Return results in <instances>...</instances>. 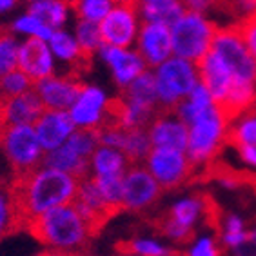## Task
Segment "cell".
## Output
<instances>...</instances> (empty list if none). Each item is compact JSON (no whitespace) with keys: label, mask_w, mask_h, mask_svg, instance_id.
I'll return each instance as SVG.
<instances>
[{"label":"cell","mask_w":256,"mask_h":256,"mask_svg":"<svg viewBox=\"0 0 256 256\" xmlns=\"http://www.w3.org/2000/svg\"><path fill=\"white\" fill-rule=\"evenodd\" d=\"M78 184L80 178L50 168L46 164L30 172L18 174L11 188L15 192L24 227L53 207L73 202L78 191Z\"/></svg>","instance_id":"6da1fadb"},{"label":"cell","mask_w":256,"mask_h":256,"mask_svg":"<svg viewBox=\"0 0 256 256\" xmlns=\"http://www.w3.org/2000/svg\"><path fill=\"white\" fill-rule=\"evenodd\" d=\"M28 229L48 249L66 254L82 252L89 238L96 232L80 214L73 202L46 211L44 214L31 220L28 224Z\"/></svg>","instance_id":"7a4b0ae2"},{"label":"cell","mask_w":256,"mask_h":256,"mask_svg":"<svg viewBox=\"0 0 256 256\" xmlns=\"http://www.w3.org/2000/svg\"><path fill=\"white\" fill-rule=\"evenodd\" d=\"M229 126L231 120L218 104H214L189 124V140L186 153L194 168H202L216 156V153L229 138Z\"/></svg>","instance_id":"3957f363"},{"label":"cell","mask_w":256,"mask_h":256,"mask_svg":"<svg viewBox=\"0 0 256 256\" xmlns=\"http://www.w3.org/2000/svg\"><path fill=\"white\" fill-rule=\"evenodd\" d=\"M216 26L200 11H186L171 26L172 54L196 64L211 50Z\"/></svg>","instance_id":"277c9868"},{"label":"cell","mask_w":256,"mask_h":256,"mask_svg":"<svg viewBox=\"0 0 256 256\" xmlns=\"http://www.w3.org/2000/svg\"><path fill=\"white\" fill-rule=\"evenodd\" d=\"M160 111H174L178 104L200 82L196 64L191 60L171 56L154 71Z\"/></svg>","instance_id":"5b68a950"},{"label":"cell","mask_w":256,"mask_h":256,"mask_svg":"<svg viewBox=\"0 0 256 256\" xmlns=\"http://www.w3.org/2000/svg\"><path fill=\"white\" fill-rule=\"evenodd\" d=\"M0 148L4 151L8 162L15 169L16 176L30 172L44 164L46 151L40 144L34 126H6L0 131Z\"/></svg>","instance_id":"8992f818"},{"label":"cell","mask_w":256,"mask_h":256,"mask_svg":"<svg viewBox=\"0 0 256 256\" xmlns=\"http://www.w3.org/2000/svg\"><path fill=\"white\" fill-rule=\"evenodd\" d=\"M211 51H214L222 58V62L232 73V78L256 82V58L242 38L236 24L216 28Z\"/></svg>","instance_id":"52a82bcc"},{"label":"cell","mask_w":256,"mask_h":256,"mask_svg":"<svg viewBox=\"0 0 256 256\" xmlns=\"http://www.w3.org/2000/svg\"><path fill=\"white\" fill-rule=\"evenodd\" d=\"M144 162L162 189H174L182 186L194 171V166L189 160L188 153L180 149L151 148Z\"/></svg>","instance_id":"ba28073f"},{"label":"cell","mask_w":256,"mask_h":256,"mask_svg":"<svg viewBox=\"0 0 256 256\" xmlns=\"http://www.w3.org/2000/svg\"><path fill=\"white\" fill-rule=\"evenodd\" d=\"M140 31V10L134 0L114 2L109 13L100 20L104 44L131 48Z\"/></svg>","instance_id":"9c48e42d"},{"label":"cell","mask_w":256,"mask_h":256,"mask_svg":"<svg viewBox=\"0 0 256 256\" xmlns=\"http://www.w3.org/2000/svg\"><path fill=\"white\" fill-rule=\"evenodd\" d=\"M160 194H162V188L148 171V168L140 164H131L124 174L122 209L146 211L156 202Z\"/></svg>","instance_id":"30bf717a"},{"label":"cell","mask_w":256,"mask_h":256,"mask_svg":"<svg viewBox=\"0 0 256 256\" xmlns=\"http://www.w3.org/2000/svg\"><path fill=\"white\" fill-rule=\"evenodd\" d=\"M109 104L111 98H108L104 89L84 84L76 100L68 111L76 128L98 131L109 122Z\"/></svg>","instance_id":"8fae6325"},{"label":"cell","mask_w":256,"mask_h":256,"mask_svg":"<svg viewBox=\"0 0 256 256\" xmlns=\"http://www.w3.org/2000/svg\"><path fill=\"white\" fill-rule=\"evenodd\" d=\"M136 46V51L142 54L144 62L158 68L172 54L171 26L162 22H144L138 31Z\"/></svg>","instance_id":"7c38bea8"},{"label":"cell","mask_w":256,"mask_h":256,"mask_svg":"<svg viewBox=\"0 0 256 256\" xmlns=\"http://www.w3.org/2000/svg\"><path fill=\"white\" fill-rule=\"evenodd\" d=\"M82 80L78 74H68V76H48L38 82H34L33 89L40 96L46 109H66L68 111L78 96L82 89Z\"/></svg>","instance_id":"4fadbf2b"},{"label":"cell","mask_w":256,"mask_h":256,"mask_svg":"<svg viewBox=\"0 0 256 256\" xmlns=\"http://www.w3.org/2000/svg\"><path fill=\"white\" fill-rule=\"evenodd\" d=\"M148 133L153 148L188 149L189 128L174 111H158L148 126Z\"/></svg>","instance_id":"5bb4252c"},{"label":"cell","mask_w":256,"mask_h":256,"mask_svg":"<svg viewBox=\"0 0 256 256\" xmlns=\"http://www.w3.org/2000/svg\"><path fill=\"white\" fill-rule=\"evenodd\" d=\"M53 51H51L48 40L30 36V38L18 46V58L16 68L22 69L33 82L51 76L54 71Z\"/></svg>","instance_id":"9a60e30c"},{"label":"cell","mask_w":256,"mask_h":256,"mask_svg":"<svg viewBox=\"0 0 256 256\" xmlns=\"http://www.w3.org/2000/svg\"><path fill=\"white\" fill-rule=\"evenodd\" d=\"M100 58L108 64V68L113 73L114 82L120 88H128L138 74L146 71V62L138 51L129 50V48H118V46L104 44L98 51Z\"/></svg>","instance_id":"2e32d148"},{"label":"cell","mask_w":256,"mask_h":256,"mask_svg":"<svg viewBox=\"0 0 256 256\" xmlns=\"http://www.w3.org/2000/svg\"><path fill=\"white\" fill-rule=\"evenodd\" d=\"M33 126L46 153L60 148L76 129L71 114L66 109H44V113Z\"/></svg>","instance_id":"e0dca14e"},{"label":"cell","mask_w":256,"mask_h":256,"mask_svg":"<svg viewBox=\"0 0 256 256\" xmlns=\"http://www.w3.org/2000/svg\"><path fill=\"white\" fill-rule=\"evenodd\" d=\"M73 204L94 231H98L100 227H102V224L111 214H114L113 209L106 204L98 188H96V184H94V180L89 174L80 180L78 191H76V196H74Z\"/></svg>","instance_id":"ac0fdd59"},{"label":"cell","mask_w":256,"mask_h":256,"mask_svg":"<svg viewBox=\"0 0 256 256\" xmlns=\"http://www.w3.org/2000/svg\"><path fill=\"white\" fill-rule=\"evenodd\" d=\"M196 69L200 82L209 89V93L212 94V98L216 100L218 104L231 88L232 73L222 62V58L211 50L196 62Z\"/></svg>","instance_id":"d6986e66"},{"label":"cell","mask_w":256,"mask_h":256,"mask_svg":"<svg viewBox=\"0 0 256 256\" xmlns=\"http://www.w3.org/2000/svg\"><path fill=\"white\" fill-rule=\"evenodd\" d=\"M44 104L34 89H30V91L11 96V98H4L2 102L4 126H20V124L33 126L40 114L44 113Z\"/></svg>","instance_id":"ffe728a7"},{"label":"cell","mask_w":256,"mask_h":256,"mask_svg":"<svg viewBox=\"0 0 256 256\" xmlns=\"http://www.w3.org/2000/svg\"><path fill=\"white\" fill-rule=\"evenodd\" d=\"M48 44H50L51 51H53L56 58L71 66L73 74H78V76L84 74L93 64V56L86 53L78 46L76 38L71 36L69 33H66V31L54 30L50 38H48Z\"/></svg>","instance_id":"44dd1931"},{"label":"cell","mask_w":256,"mask_h":256,"mask_svg":"<svg viewBox=\"0 0 256 256\" xmlns=\"http://www.w3.org/2000/svg\"><path fill=\"white\" fill-rule=\"evenodd\" d=\"M131 162L128 156L116 148L102 146L94 149L89 160V174L91 176H124Z\"/></svg>","instance_id":"7402d4cb"},{"label":"cell","mask_w":256,"mask_h":256,"mask_svg":"<svg viewBox=\"0 0 256 256\" xmlns=\"http://www.w3.org/2000/svg\"><path fill=\"white\" fill-rule=\"evenodd\" d=\"M218 106L224 109V113L229 120H234L242 113L256 108V82L251 80L232 78V84Z\"/></svg>","instance_id":"603a6c76"},{"label":"cell","mask_w":256,"mask_h":256,"mask_svg":"<svg viewBox=\"0 0 256 256\" xmlns=\"http://www.w3.org/2000/svg\"><path fill=\"white\" fill-rule=\"evenodd\" d=\"M89 160L91 158L84 156L80 151H76L68 140L60 148L53 149V151H48L44 156L46 166L69 172V174H73V176L80 178V180L89 174Z\"/></svg>","instance_id":"cb8c5ba5"},{"label":"cell","mask_w":256,"mask_h":256,"mask_svg":"<svg viewBox=\"0 0 256 256\" xmlns=\"http://www.w3.org/2000/svg\"><path fill=\"white\" fill-rule=\"evenodd\" d=\"M214 104H216V100L212 98V94L209 93V89H207L202 82H198V84L192 88L191 93L174 108V113L189 126L192 120H196L200 114L206 113L207 109L212 108Z\"/></svg>","instance_id":"d4e9b609"},{"label":"cell","mask_w":256,"mask_h":256,"mask_svg":"<svg viewBox=\"0 0 256 256\" xmlns=\"http://www.w3.org/2000/svg\"><path fill=\"white\" fill-rule=\"evenodd\" d=\"M122 96H126V98L131 100V102L140 104V106H146V108H149V109L160 111L154 73L144 71L142 74H138L136 78H134L128 88H124Z\"/></svg>","instance_id":"484cf974"},{"label":"cell","mask_w":256,"mask_h":256,"mask_svg":"<svg viewBox=\"0 0 256 256\" xmlns=\"http://www.w3.org/2000/svg\"><path fill=\"white\" fill-rule=\"evenodd\" d=\"M138 10L146 22H162L168 26H172L188 11L182 0H156L151 4L138 6Z\"/></svg>","instance_id":"4316f807"},{"label":"cell","mask_w":256,"mask_h":256,"mask_svg":"<svg viewBox=\"0 0 256 256\" xmlns=\"http://www.w3.org/2000/svg\"><path fill=\"white\" fill-rule=\"evenodd\" d=\"M206 212L207 206L202 196H186L172 204L171 211H169V218L178 222L180 226L189 227L194 231V226L202 220Z\"/></svg>","instance_id":"83f0119b"},{"label":"cell","mask_w":256,"mask_h":256,"mask_svg":"<svg viewBox=\"0 0 256 256\" xmlns=\"http://www.w3.org/2000/svg\"><path fill=\"white\" fill-rule=\"evenodd\" d=\"M69 0H34L30 4V13L38 16L51 30H60L69 15Z\"/></svg>","instance_id":"f1b7e54d"},{"label":"cell","mask_w":256,"mask_h":256,"mask_svg":"<svg viewBox=\"0 0 256 256\" xmlns=\"http://www.w3.org/2000/svg\"><path fill=\"white\" fill-rule=\"evenodd\" d=\"M18 227H24V224L20 218L13 188L0 184V238L8 236Z\"/></svg>","instance_id":"f546056e"},{"label":"cell","mask_w":256,"mask_h":256,"mask_svg":"<svg viewBox=\"0 0 256 256\" xmlns=\"http://www.w3.org/2000/svg\"><path fill=\"white\" fill-rule=\"evenodd\" d=\"M151 138L146 128H129L124 131L122 151L131 164H142L151 151Z\"/></svg>","instance_id":"4dcf8cb0"},{"label":"cell","mask_w":256,"mask_h":256,"mask_svg":"<svg viewBox=\"0 0 256 256\" xmlns=\"http://www.w3.org/2000/svg\"><path fill=\"white\" fill-rule=\"evenodd\" d=\"M227 142H232L236 148L256 146V108L249 109L234 120H231Z\"/></svg>","instance_id":"1f68e13d"},{"label":"cell","mask_w":256,"mask_h":256,"mask_svg":"<svg viewBox=\"0 0 256 256\" xmlns=\"http://www.w3.org/2000/svg\"><path fill=\"white\" fill-rule=\"evenodd\" d=\"M118 251L129 252L134 256H171V249L166 242L153 236H136L124 242Z\"/></svg>","instance_id":"d6a6232c"},{"label":"cell","mask_w":256,"mask_h":256,"mask_svg":"<svg viewBox=\"0 0 256 256\" xmlns=\"http://www.w3.org/2000/svg\"><path fill=\"white\" fill-rule=\"evenodd\" d=\"M113 4V0H69L71 10L80 20H89L96 24H100V20L108 15Z\"/></svg>","instance_id":"836d02e7"},{"label":"cell","mask_w":256,"mask_h":256,"mask_svg":"<svg viewBox=\"0 0 256 256\" xmlns=\"http://www.w3.org/2000/svg\"><path fill=\"white\" fill-rule=\"evenodd\" d=\"M91 176V174H89ZM98 188L100 194L106 200L113 212L122 209V198H124V176H91Z\"/></svg>","instance_id":"e575fe53"},{"label":"cell","mask_w":256,"mask_h":256,"mask_svg":"<svg viewBox=\"0 0 256 256\" xmlns=\"http://www.w3.org/2000/svg\"><path fill=\"white\" fill-rule=\"evenodd\" d=\"M74 38H76L80 48L88 54H91V56H93L94 53H98L100 48L104 46L102 33H100V24L89 22V20H78Z\"/></svg>","instance_id":"d590c367"},{"label":"cell","mask_w":256,"mask_h":256,"mask_svg":"<svg viewBox=\"0 0 256 256\" xmlns=\"http://www.w3.org/2000/svg\"><path fill=\"white\" fill-rule=\"evenodd\" d=\"M33 80L22 69L15 68L0 78V96L2 98H11V96H16V94H22L26 91H30V89H33Z\"/></svg>","instance_id":"8d00e7d4"},{"label":"cell","mask_w":256,"mask_h":256,"mask_svg":"<svg viewBox=\"0 0 256 256\" xmlns=\"http://www.w3.org/2000/svg\"><path fill=\"white\" fill-rule=\"evenodd\" d=\"M247 236H249V231H247L246 222L242 220V216H238V214H227L222 226V238H220L224 246L232 251L238 246H242L247 240Z\"/></svg>","instance_id":"74e56055"},{"label":"cell","mask_w":256,"mask_h":256,"mask_svg":"<svg viewBox=\"0 0 256 256\" xmlns=\"http://www.w3.org/2000/svg\"><path fill=\"white\" fill-rule=\"evenodd\" d=\"M18 46V40L15 38L13 31L0 30V78L16 68Z\"/></svg>","instance_id":"f35d334b"},{"label":"cell","mask_w":256,"mask_h":256,"mask_svg":"<svg viewBox=\"0 0 256 256\" xmlns=\"http://www.w3.org/2000/svg\"><path fill=\"white\" fill-rule=\"evenodd\" d=\"M11 31H13V33H22V34H28V36H36V38L48 40L54 30H51L50 26L44 24L38 16H34L33 13L28 11L26 15L18 16V18L11 24Z\"/></svg>","instance_id":"ab89813d"},{"label":"cell","mask_w":256,"mask_h":256,"mask_svg":"<svg viewBox=\"0 0 256 256\" xmlns=\"http://www.w3.org/2000/svg\"><path fill=\"white\" fill-rule=\"evenodd\" d=\"M220 244L216 242V238L211 234H202V236L194 238L189 246L186 256H220Z\"/></svg>","instance_id":"60d3db41"},{"label":"cell","mask_w":256,"mask_h":256,"mask_svg":"<svg viewBox=\"0 0 256 256\" xmlns=\"http://www.w3.org/2000/svg\"><path fill=\"white\" fill-rule=\"evenodd\" d=\"M236 28L240 31L244 42H246V46L251 51V54L256 58V13L238 20Z\"/></svg>","instance_id":"b9f144b4"},{"label":"cell","mask_w":256,"mask_h":256,"mask_svg":"<svg viewBox=\"0 0 256 256\" xmlns=\"http://www.w3.org/2000/svg\"><path fill=\"white\" fill-rule=\"evenodd\" d=\"M162 232L169 238V240L176 242V244L189 242V240H191V236H192V229L180 226V224L174 222V220H171L169 216L162 222Z\"/></svg>","instance_id":"7bdbcfd3"},{"label":"cell","mask_w":256,"mask_h":256,"mask_svg":"<svg viewBox=\"0 0 256 256\" xmlns=\"http://www.w3.org/2000/svg\"><path fill=\"white\" fill-rule=\"evenodd\" d=\"M232 256H256V227L249 231V236L242 246L232 249Z\"/></svg>","instance_id":"ee69618b"},{"label":"cell","mask_w":256,"mask_h":256,"mask_svg":"<svg viewBox=\"0 0 256 256\" xmlns=\"http://www.w3.org/2000/svg\"><path fill=\"white\" fill-rule=\"evenodd\" d=\"M182 4L186 6V10H189V11L206 13V11H209V10H218L220 0H182Z\"/></svg>","instance_id":"f6af8a7d"},{"label":"cell","mask_w":256,"mask_h":256,"mask_svg":"<svg viewBox=\"0 0 256 256\" xmlns=\"http://www.w3.org/2000/svg\"><path fill=\"white\" fill-rule=\"evenodd\" d=\"M238 151H240L242 160L247 166H251V168L256 169V146H242V148H238Z\"/></svg>","instance_id":"bcb514c9"},{"label":"cell","mask_w":256,"mask_h":256,"mask_svg":"<svg viewBox=\"0 0 256 256\" xmlns=\"http://www.w3.org/2000/svg\"><path fill=\"white\" fill-rule=\"evenodd\" d=\"M15 4H16V0H0V15L6 13V11L13 10Z\"/></svg>","instance_id":"7dc6e473"},{"label":"cell","mask_w":256,"mask_h":256,"mask_svg":"<svg viewBox=\"0 0 256 256\" xmlns=\"http://www.w3.org/2000/svg\"><path fill=\"white\" fill-rule=\"evenodd\" d=\"M42 256H71V254H66V252H60V251H53V249H48Z\"/></svg>","instance_id":"c3c4849f"},{"label":"cell","mask_w":256,"mask_h":256,"mask_svg":"<svg viewBox=\"0 0 256 256\" xmlns=\"http://www.w3.org/2000/svg\"><path fill=\"white\" fill-rule=\"evenodd\" d=\"M2 102H4V98L0 96V131L6 128V126H4V118H2Z\"/></svg>","instance_id":"681fc988"},{"label":"cell","mask_w":256,"mask_h":256,"mask_svg":"<svg viewBox=\"0 0 256 256\" xmlns=\"http://www.w3.org/2000/svg\"><path fill=\"white\" fill-rule=\"evenodd\" d=\"M136 6H142V4H151V2H156V0H134Z\"/></svg>","instance_id":"f907efd6"},{"label":"cell","mask_w":256,"mask_h":256,"mask_svg":"<svg viewBox=\"0 0 256 256\" xmlns=\"http://www.w3.org/2000/svg\"><path fill=\"white\" fill-rule=\"evenodd\" d=\"M118 256H134V254H129V252H124V251H120V252H118Z\"/></svg>","instance_id":"816d5d0a"},{"label":"cell","mask_w":256,"mask_h":256,"mask_svg":"<svg viewBox=\"0 0 256 256\" xmlns=\"http://www.w3.org/2000/svg\"><path fill=\"white\" fill-rule=\"evenodd\" d=\"M71 256H88V254H86V252L82 251V252H74V254H71Z\"/></svg>","instance_id":"f5cc1de1"},{"label":"cell","mask_w":256,"mask_h":256,"mask_svg":"<svg viewBox=\"0 0 256 256\" xmlns=\"http://www.w3.org/2000/svg\"><path fill=\"white\" fill-rule=\"evenodd\" d=\"M113 2H128V0H113Z\"/></svg>","instance_id":"db71d44e"},{"label":"cell","mask_w":256,"mask_h":256,"mask_svg":"<svg viewBox=\"0 0 256 256\" xmlns=\"http://www.w3.org/2000/svg\"><path fill=\"white\" fill-rule=\"evenodd\" d=\"M176 256H186V254H176Z\"/></svg>","instance_id":"11a10c76"},{"label":"cell","mask_w":256,"mask_h":256,"mask_svg":"<svg viewBox=\"0 0 256 256\" xmlns=\"http://www.w3.org/2000/svg\"><path fill=\"white\" fill-rule=\"evenodd\" d=\"M30 2H34V0H30Z\"/></svg>","instance_id":"9f6ffc18"}]
</instances>
